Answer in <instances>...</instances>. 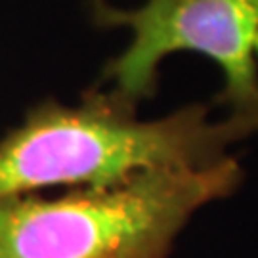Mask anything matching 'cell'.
Here are the masks:
<instances>
[{"instance_id":"cell-1","label":"cell","mask_w":258,"mask_h":258,"mask_svg":"<svg viewBox=\"0 0 258 258\" xmlns=\"http://www.w3.org/2000/svg\"><path fill=\"white\" fill-rule=\"evenodd\" d=\"M258 124L231 115L211 122L205 105L159 120L136 119L117 94L90 92L79 105L44 102L0 142V199L48 187H102L163 168H203Z\"/></svg>"},{"instance_id":"cell-2","label":"cell","mask_w":258,"mask_h":258,"mask_svg":"<svg viewBox=\"0 0 258 258\" xmlns=\"http://www.w3.org/2000/svg\"><path fill=\"white\" fill-rule=\"evenodd\" d=\"M241 176L224 157L55 197L0 199V258H168L191 214L235 191Z\"/></svg>"},{"instance_id":"cell-3","label":"cell","mask_w":258,"mask_h":258,"mask_svg":"<svg viewBox=\"0 0 258 258\" xmlns=\"http://www.w3.org/2000/svg\"><path fill=\"white\" fill-rule=\"evenodd\" d=\"M100 27H128V48L107 67L103 79L113 94L136 105L155 92L159 63L174 52H197L220 67L233 117L258 124V0H146L119 10L92 0Z\"/></svg>"}]
</instances>
